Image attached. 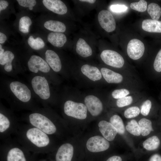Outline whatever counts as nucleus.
I'll list each match as a JSON object with an SVG mask.
<instances>
[{"mask_svg":"<svg viewBox=\"0 0 161 161\" xmlns=\"http://www.w3.org/2000/svg\"><path fill=\"white\" fill-rule=\"evenodd\" d=\"M20 124L13 110L6 108L2 104L0 107V138L2 140L15 134Z\"/></svg>","mask_w":161,"mask_h":161,"instance_id":"nucleus-7","label":"nucleus"},{"mask_svg":"<svg viewBox=\"0 0 161 161\" xmlns=\"http://www.w3.org/2000/svg\"><path fill=\"white\" fill-rule=\"evenodd\" d=\"M160 140L158 137L156 135L148 138L143 143L144 148L149 151L156 150L160 147Z\"/></svg>","mask_w":161,"mask_h":161,"instance_id":"nucleus-25","label":"nucleus"},{"mask_svg":"<svg viewBox=\"0 0 161 161\" xmlns=\"http://www.w3.org/2000/svg\"><path fill=\"white\" fill-rule=\"evenodd\" d=\"M8 2L4 0H0V12L5 10L8 6Z\"/></svg>","mask_w":161,"mask_h":161,"instance_id":"nucleus-40","label":"nucleus"},{"mask_svg":"<svg viewBox=\"0 0 161 161\" xmlns=\"http://www.w3.org/2000/svg\"><path fill=\"white\" fill-rule=\"evenodd\" d=\"M110 122L117 129L118 134L122 135L124 133V125L122 119L120 116L117 114L113 115L111 117Z\"/></svg>","mask_w":161,"mask_h":161,"instance_id":"nucleus-27","label":"nucleus"},{"mask_svg":"<svg viewBox=\"0 0 161 161\" xmlns=\"http://www.w3.org/2000/svg\"><path fill=\"white\" fill-rule=\"evenodd\" d=\"M82 97L88 111L92 116H97L101 114L103 110V106L97 93H88Z\"/></svg>","mask_w":161,"mask_h":161,"instance_id":"nucleus-9","label":"nucleus"},{"mask_svg":"<svg viewBox=\"0 0 161 161\" xmlns=\"http://www.w3.org/2000/svg\"><path fill=\"white\" fill-rule=\"evenodd\" d=\"M1 96L13 110L31 111L39 107L29 85L20 80L12 79L1 80Z\"/></svg>","mask_w":161,"mask_h":161,"instance_id":"nucleus-1","label":"nucleus"},{"mask_svg":"<svg viewBox=\"0 0 161 161\" xmlns=\"http://www.w3.org/2000/svg\"><path fill=\"white\" fill-rule=\"evenodd\" d=\"M103 78L108 83H118L123 80V77L120 74L105 67L100 69Z\"/></svg>","mask_w":161,"mask_h":161,"instance_id":"nucleus-20","label":"nucleus"},{"mask_svg":"<svg viewBox=\"0 0 161 161\" xmlns=\"http://www.w3.org/2000/svg\"><path fill=\"white\" fill-rule=\"evenodd\" d=\"M80 76L91 83L97 84L103 77L100 70L97 67L89 64L82 66L80 73H77Z\"/></svg>","mask_w":161,"mask_h":161,"instance_id":"nucleus-10","label":"nucleus"},{"mask_svg":"<svg viewBox=\"0 0 161 161\" xmlns=\"http://www.w3.org/2000/svg\"><path fill=\"white\" fill-rule=\"evenodd\" d=\"M0 153L3 161H34L32 153L11 137L2 140Z\"/></svg>","mask_w":161,"mask_h":161,"instance_id":"nucleus-5","label":"nucleus"},{"mask_svg":"<svg viewBox=\"0 0 161 161\" xmlns=\"http://www.w3.org/2000/svg\"><path fill=\"white\" fill-rule=\"evenodd\" d=\"M147 12L154 20H158L161 16V8L155 3H151L148 5Z\"/></svg>","mask_w":161,"mask_h":161,"instance_id":"nucleus-28","label":"nucleus"},{"mask_svg":"<svg viewBox=\"0 0 161 161\" xmlns=\"http://www.w3.org/2000/svg\"><path fill=\"white\" fill-rule=\"evenodd\" d=\"M15 57L13 53L8 50L4 51L0 55V64L3 66V73L13 77L17 76L12 64Z\"/></svg>","mask_w":161,"mask_h":161,"instance_id":"nucleus-15","label":"nucleus"},{"mask_svg":"<svg viewBox=\"0 0 161 161\" xmlns=\"http://www.w3.org/2000/svg\"><path fill=\"white\" fill-rule=\"evenodd\" d=\"M40 161H47L46 160H40Z\"/></svg>","mask_w":161,"mask_h":161,"instance_id":"nucleus-46","label":"nucleus"},{"mask_svg":"<svg viewBox=\"0 0 161 161\" xmlns=\"http://www.w3.org/2000/svg\"><path fill=\"white\" fill-rule=\"evenodd\" d=\"M86 146L90 151L98 152L107 150L109 147L110 144L104 137L100 136H95L88 139Z\"/></svg>","mask_w":161,"mask_h":161,"instance_id":"nucleus-12","label":"nucleus"},{"mask_svg":"<svg viewBox=\"0 0 161 161\" xmlns=\"http://www.w3.org/2000/svg\"><path fill=\"white\" fill-rule=\"evenodd\" d=\"M145 51L144 44L140 40L133 39L129 42L127 51L129 56L131 59L137 60L143 55Z\"/></svg>","mask_w":161,"mask_h":161,"instance_id":"nucleus-14","label":"nucleus"},{"mask_svg":"<svg viewBox=\"0 0 161 161\" xmlns=\"http://www.w3.org/2000/svg\"><path fill=\"white\" fill-rule=\"evenodd\" d=\"M98 20L101 27L106 32H110L115 30V20L109 11L103 10L100 11L98 15Z\"/></svg>","mask_w":161,"mask_h":161,"instance_id":"nucleus-16","label":"nucleus"},{"mask_svg":"<svg viewBox=\"0 0 161 161\" xmlns=\"http://www.w3.org/2000/svg\"><path fill=\"white\" fill-rule=\"evenodd\" d=\"M129 94V92L125 89H117L114 90L112 93V97L116 99H118L126 96Z\"/></svg>","mask_w":161,"mask_h":161,"instance_id":"nucleus-35","label":"nucleus"},{"mask_svg":"<svg viewBox=\"0 0 161 161\" xmlns=\"http://www.w3.org/2000/svg\"><path fill=\"white\" fill-rule=\"evenodd\" d=\"M76 51L79 55L83 58L91 56L92 54V48L85 40L80 38L76 45Z\"/></svg>","mask_w":161,"mask_h":161,"instance_id":"nucleus-22","label":"nucleus"},{"mask_svg":"<svg viewBox=\"0 0 161 161\" xmlns=\"http://www.w3.org/2000/svg\"><path fill=\"white\" fill-rule=\"evenodd\" d=\"M59 98L62 100L63 110L66 116L79 120H84L87 117V108L83 102L74 100L75 94L65 91Z\"/></svg>","mask_w":161,"mask_h":161,"instance_id":"nucleus-6","label":"nucleus"},{"mask_svg":"<svg viewBox=\"0 0 161 161\" xmlns=\"http://www.w3.org/2000/svg\"><path fill=\"white\" fill-rule=\"evenodd\" d=\"M73 153L74 148L72 144L69 143H63L57 151L55 161H71Z\"/></svg>","mask_w":161,"mask_h":161,"instance_id":"nucleus-17","label":"nucleus"},{"mask_svg":"<svg viewBox=\"0 0 161 161\" xmlns=\"http://www.w3.org/2000/svg\"><path fill=\"white\" fill-rule=\"evenodd\" d=\"M128 7L123 5L116 4L112 5L110 7V10L116 13H121L126 11Z\"/></svg>","mask_w":161,"mask_h":161,"instance_id":"nucleus-39","label":"nucleus"},{"mask_svg":"<svg viewBox=\"0 0 161 161\" xmlns=\"http://www.w3.org/2000/svg\"><path fill=\"white\" fill-rule=\"evenodd\" d=\"M98 126L102 135L107 140L111 141L114 139L117 131L110 122L102 120L99 123Z\"/></svg>","mask_w":161,"mask_h":161,"instance_id":"nucleus-18","label":"nucleus"},{"mask_svg":"<svg viewBox=\"0 0 161 161\" xmlns=\"http://www.w3.org/2000/svg\"><path fill=\"white\" fill-rule=\"evenodd\" d=\"M100 57L106 64L114 67L120 68L124 64L123 58L114 51L109 49L104 50L100 54Z\"/></svg>","mask_w":161,"mask_h":161,"instance_id":"nucleus-11","label":"nucleus"},{"mask_svg":"<svg viewBox=\"0 0 161 161\" xmlns=\"http://www.w3.org/2000/svg\"><path fill=\"white\" fill-rule=\"evenodd\" d=\"M27 66L31 73L44 76L53 85H57L61 83L59 76L53 71L46 61L40 56H31L27 61Z\"/></svg>","mask_w":161,"mask_h":161,"instance_id":"nucleus-8","label":"nucleus"},{"mask_svg":"<svg viewBox=\"0 0 161 161\" xmlns=\"http://www.w3.org/2000/svg\"><path fill=\"white\" fill-rule=\"evenodd\" d=\"M147 5V2L145 1L141 0L138 2L131 3L130 7L133 10L138 12H143L146 10Z\"/></svg>","mask_w":161,"mask_h":161,"instance_id":"nucleus-32","label":"nucleus"},{"mask_svg":"<svg viewBox=\"0 0 161 161\" xmlns=\"http://www.w3.org/2000/svg\"><path fill=\"white\" fill-rule=\"evenodd\" d=\"M143 30L151 32L161 33V21L146 19L142 23Z\"/></svg>","mask_w":161,"mask_h":161,"instance_id":"nucleus-23","label":"nucleus"},{"mask_svg":"<svg viewBox=\"0 0 161 161\" xmlns=\"http://www.w3.org/2000/svg\"><path fill=\"white\" fill-rule=\"evenodd\" d=\"M154 67L157 72H161V49L156 56L154 62Z\"/></svg>","mask_w":161,"mask_h":161,"instance_id":"nucleus-37","label":"nucleus"},{"mask_svg":"<svg viewBox=\"0 0 161 161\" xmlns=\"http://www.w3.org/2000/svg\"><path fill=\"white\" fill-rule=\"evenodd\" d=\"M149 161H161V156L158 154H155L151 157Z\"/></svg>","mask_w":161,"mask_h":161,"instance_id":"nucleus-41","label":"nucleus"},{"mask_svg":"<svg viewBox=\"0 0 161 161\" xmlns=\"http://www.w3.org/2000/svg\"><path fill=\"white\" fill-rule=\"evenodd\" d=\"M132 101L133 98L131 96H125L117 99L116 101V105L119 107H123L130 105Z\"/></svg>","mask_w":161,"mask_h":161,"instance_id":"nucleus-34","label":"nucleus"},{"mask_svg":"<svg viewBox=\"0 0 161 161\" xmlns=\"http://www.w3.org/2000/svg\"><path fill=\"white\" fill-rule=\"evenodd\" d=\"M45 58L46 61L55 73L65 77L62 71L61 59L56 52L52 50H47L45 52Z\"/></svg>","mask_w":161,"mask_h":161,"instance_id":"nucleus-13","label":"nucleus"},{"mask_svg":"<svg viewBox=\"0 0 161 161\" xmlns=\"http://www.w3.org/2000/svg\"><path fill=\"white\" fill-rule=\"evenodd\" d=\"M17 1L20 6L24 7H33L36 3L35 0H17Z\"/></svg>","mask_w":161,"mask_h":161,"instance_id":"nucleus-38","label":"nucleus"},{"mask_svg":"<svg viewBox=\"0 0 161 161\" xmlns=\"http://www.w3.org/2000/svg\"><path fill=\"white\" fill-rule=\"evenodd\" d=\"M29 83L35 98L43 106H49V105L59 99V95L52 87L53 84L44 76L32 74Z\"/></svg>","mask_w":161,"mask_h":161,"instance_id":"nucleus-4","label":"nucleus"},{"mask_svg":"<svg viewBox=\"0 0 161 161\" xmlns=\"http://www.w3.org/2000/svg\"><path fill=\"white\" fill-rule=\"evenodd\" d=\"M15 135L16 140L33 154L47 153L52 150L51 136L30 124H20Z\"/></svg>","mask_w":161,"mask_h":161,"instance_id":"nucleus-2","label":"nucleus"},{"mask_svg":"<svg viewBox=\"0 0 161 161\" xmlns=\"http://www.w3.org/2000/svg\"><path fill=\"white\" fill-rule=\"evenodd\" d=\"M79 1L83 2H87L91 4H93L96 1V0H80Z\"/></svg>","mask_w":161,"mask_h":161,"instance_id":"nucleus-44","label":"nucleus"},{"mask_svg":"<svg viewBox=\"0 0 161 161\" xmlns=\"http://www.w3.org/2000/svg\"><path fill=\"white\" fill-rule=\"evenodd\" d=\"M53 114L49 106L38 107L30 111L22 118L27 124L35 127L50 136L57 132Z\"/></svg>","mask_w":161,"mask_h":161,"instance_id":"nucleus-3","label":"nucleus"},{"mask_svg":"<svg viewBox=\"0 0 161 161\" xmlns=\"http://www.w3.org/2000/svg\"><path fill=\"white\" fill-rule=\"evenodd\" d=\"M140 110L137 106H132L126 109L124 112L125 117L127 118H131L137 116L140 114Z\"/></svg>","mask_w":161,"mask_h":161,"instance_id":"nucleus-33","label":"nucleus"},{"mask_svg":"<svg viewBox=\"0 0 161 161\" xmlns=\"http://www.w3.org/2000/svg\"><path fill=\"white\" fill-rule=\"evenodd\" d=\"M151 102L148 100H145L141 107L140 112L143 115L147 116L149 114L151 107Z\"/></svg>","mask_w":161,"mask_h":161,"instance_id":"nucleus-36","label":"nucleus"},{"mask_svg":"<svg viewBox=\"0 0 161 161\" xmlns=\"http://www.w3.org/2000/svg\"><path fill=\"white\" fill-rule=\"evenodd\" d=\"M47 39L52 45L58 47H62L66 41V35L61 32H50L48 35Z\"/></svg>","mask_w":161,"mask_h":161,"instance_id":"nucleus-21","label":"nucleus"},{"mask_svg":"<svg viewBox=\"0 0 161 161\" xmlns=\"http://www.w3.org/2000/svg\"><path fill=\"white\" fill-rule=\"evenodd\" d=\"M27 42L30 47L35 50L41 49L45 46L43 40L39 37L34 39L32 36H30L28 38Z\"/></svg>","mask_w":161,"mask_h":161,"instance_id":"nucleus-30","label":"nucleus"},{"mask_svg":"<svg viewBox=\"0 0 161 161\" xmlns=\"http://www.w3.org/2000/svg\"><path fill=\"white\" fill-rule=\"evenodd\" d=\"M7 39V36L4 34L0 32V43L3 44L5 42Z\"/></svg>","mask_w":161,"mask_h":161,"instance_id":"nucleus-43","label":"nucleus"},{"mask_svg":"<svg viewBox=\"0 0 161 161\" xmlns=\"http://www.w3.org/2000/svg\"><path fill=\"white\" fill-rule=\"evenodd\" d=\"M44 6L48 10L59 14L66 13L67 8L65 4L60 0H43Z\"/></svg>","mask_w":161,"mask_h":161,"instance_id":"nucleus-19","label":"nucleus"},{"mask_svg":"<svg viewBox=\"0 0 161 161\" xmlns=\"http://www.w3.org/2000/svg\"><path fill=\"white\" fill-rule=\"evenodd\" d=\"M106 161H122V159L120 156H113L109 158Z\"/></svg>","mask_w":161,"mask_h":161,"instance_id":"nucleus-42","label":"nucleus"},{"mask_svg":"<svg viewBox=\"0 0 161 161\" xmlns=\"http://www.w3.org/2000/svg\"><path fill=\"white\" fill-rule=\"evenodd\" d=\"M32 24L30 18L27 16H24L20 19L19 29L20 31L24 33L29 32L30 27Z\"/></svg>","mask_w":161,"mask_h":161,"instance_id":"nucleus-31","label":"nucleus"},{"mask_svg":"<svg viewBox=\"0 0 161 161\" xmlns=\"http://www.w3.org/2000/svg\"><path fill=\"white\" fill-rule=\"evenodd\" d=\"M126 129L129 132L134 136H138L141 134L138 123L134 120H132L128 122Z\"/></svg>","mask_w":161,"mask_h":161,"instance_id":"nucleus-29","label":"nucleus"},{"mask_svg":"<svg viewBox=\"0 0 161 161\" xmlns=\"http://www.w3.org/2000/svg\"><path fill=\"white\" fill-rule=\"evenodd\" d=\"M138 123L141 134L143 136L148 135L151 131H154L152 122L149 119L145 118H142L139 121Z\"/></svg>","mask_w":161,"mask_h":161,"instance_id":"nucleus-26","label":"nucleus"},{"mask_svg":"<svg viewBox=\"0 0 161 161\" xmlns=\"http://www.w3.org/2000/svg\"><path fill=\"white\" fill-rule=\"evenodd\" d=\"M29 9L30 10H32V9H33V7H29Z\"/></svg>","mask_w":161,"mask_h":161,"instance_id":"nucleus-45","label":"nucleus"},{"mask_svg":"<svg viewBox=\"0 0 161 161\" xmlns=\"http://www.w3.org/2000/svg\"><path fill=\"white\" fill-rule=\"evenodd\" d=\"M44 27L47 29L57 32H64L66 30V26L63 22L58 21L49 20L44 24Z\"/></svg>","mask_w":161,"mask_h":161,"instance_id":"nucleus-24","label":"nucleus"}]
</instances>
